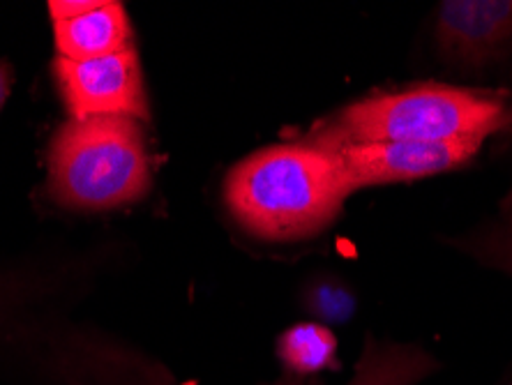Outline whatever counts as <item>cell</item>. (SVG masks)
I'll return each mask as SVG.
<instances>
[{"mask_svg":"<svg viewBox=\"0 0 512 385\" xmlns=\"http://www.w3.org/2000/svg\"><path fill=\"white\" fill-rule=\"evenodd\" d=\"M100 3H102V0H54V3H49L51 21L56 24V21H67V19L81 17V14L95 10V7Z\"/></svg>","mask_w":512,"mask_h":385,"instance_id":"cell-12","label":"cell"},{"mask_svg":"<svg viewBox=\"0 0 512 385\" xmlns=\"http://www.w3.org/2000/svg\"><path fill=\"white\" fill-rule=\"evenodd\" d=\"M508 127H512L508 90L416 83L346 104L307 139L328 148L393 141H487Z\"/></svg>","mask_w":512,"mask_h":385,"instance_id":"cell-2","label":"cell"},{"mask_svg":"<svg viewBox=\"0 0 512 385\" xmlns=\"http://www.w3.org/2000/svg\"><path fill=\"white\" fill-rule=\"evenodd\" d=\"M459 252L469 254L480 266L512 277V194H508L492 220L455 240Z\"/></svg>","mask_w":512,"mask_h":385,"instance_id":"cell-10","label":"cell"},{"mask_svg":"<svg viewBox=\"0 0 512 385\" xmlns=\"http://www.w3.org/2000/svg\"><path fill=\"white\" fill-rule=\"evenodd\" d=\"M12 81H14L12 67L7 65V60H0V109H3V104L7 102V97H10Z\"/></svg>","mask_w":512,"mask_h":385,"instance_id":"cell-13","label":"cell"},{"mask_svg":"<svg viewBox=\"0 0 512 385\" xmlns=\"http://www.w3.org/2000/svg\"><path fill=\"white\" fill-rule=\"evenodd\" d=\"M54 42L58 58L90 60L132 49V26L125 7L102 0L81 17L56 21Z\"/></svg>","mask_w":512,"mask_h":385,"instance_id":"cell-7","label":"cell"},{"mask_svg":"<svg viewBox=\"0 0 512 385\" xmlns=\"http://www.w3.org/2000/svg\"><path fill=\"white\" fill-rule=\"evenodd\" d=\"M349 196L333 153L307 137L256 150L224 180L233 220L268 243L316 236L337 220Z\"/></svg>","mask_w":512,"mask_h":385,"instance_id":"cell-1","label":"cell"},{"mask_svg":"<svg viewBox=\"0 0 512 385\" xmlns=\"http://www.w3.org/2000/svg\"><path fill=\"white\" fill-rule=\"evenodd\" d=\"M439 369V362L418 344L370 337L349 385H418Z\"/></svg>","mask_w":512,"mask_h":385,"instance_id":"cell-8","label":"cell"},{"mask_svg":"<svg viewBox=\"0 0 512 385\" xmlns=\"http://www.w3.org/2000/svg\"><path fill=\"white\" fill-rule=\"evenodd\" d=\"M58 93L70 118L148 120V97L134 49L90 60H54Z\"/></svg>","mask_w":512,"mask_h":385,"instance_id":"cell-4","label":"cell"},{"mask_svg":"<svg viewBox=\"0 0 512 385\" xmlns=\"http://www.w3.org/2000/svg\"><path fill=\"white\" fill-rule=\"evenodd\" d=\"M305 309L310 312L316 323H344L356 312V296L349 284L337 277H321L305 289L303 296Z\"/></svg>","mask_w":512,"mask_h":385,"instance_id":"cell-11","label":"cell"},{"mask_svg":"<svg viewBox=\"0 0 512 385\" xmlns=\"http://www.w3.org/2000/svg\"><path fill=\"white\" fill-rule=\"evenodd\" d=\"M277 358L293 376H316L337 365V339L323 323H298L277 339Z\"/></svg>","mask_w":512,"mask_h":385,"instance_id":"cell-9","label":"cell"},{"mask_svg":"<svg viewBox=\"0 0 512 385\" xmlns=\"http://www.w3.org/2000/svg\"><path fill=\"white\" fill-rule=\"evenodd\" d=\"M483 143V139H455L353 143V146L323 148L333 153L344 183L353 194L363 187L409 183V180L455 171L459 166L469 164L480 153Z\"/></svg>","mask_w":512,"mask_h":385,"instance_id":"cell-5","label":"cell"},{"mask_svg":"<svg viewBox=\"0 0 512 385\" xmlns=\"http://www.w3.org/2000/svg\"><path fill=\"white\" fill-rule=\"evenodd\" d=\"M510 385H512V383H510Z\"/></svg>","mask_w":512,"mask_h":385,"instance_id":"cell-14","label":"cell"},{"mask_svg":"<svg viewBox=\"0 0 512 385\" xmlns=\"http://www.w3.org/2000/svg\"><path fill=\"white\" fill-rule=\"evenodd\" d=\"M49 194L70 210L104 213L150 190L153 162L139 120L70 118L49 146Z\"/></svg>","mask_w":512,"mask_h":385,"instance_id":"cell-3","label":"cell"},{"mask_svg":"<svg viewBox=\"0 0 512 385\" xmlns=\"http://www.w3.org/2000/svg\"><path fill=\"white\" fill-rule=\"evenodd\" d=\"M441 58L462 72L503 70L512 83V0H453L436 7Z\"/></svg>","mask_w":512,"mask_h":385,"instance_id":"cell-6","label":"cell"}]
</instances>
